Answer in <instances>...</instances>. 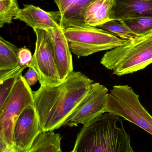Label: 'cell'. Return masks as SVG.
<instances>
[{
    "instance_id": "1",
    "label": "cell",
    "mask_w": 152,
    "mask_h": 152,
    "mask_svg": "<svg viewBox=\"0 0 152 152\" xmlns=\"http://www.w3.org/2000/svg\"><path fill=\"white\" fill-rule=\"evenodd\" d=\"M93 83L82 72L73 71L59 85L41 86L33 91L34 105L42 131L62 127L87 96Z\"/></svg>"
},
{
    "instance_id": "2",
    "label": "cell",
    "mask_w": 152,
    "mask_h": 152,
    "mask_svg": "<svg viewBox=\"0 0 152 152\" xmlns=\"http://www.w3.org/2000/svg\"><path fill=\"white\" fill-rule=\"evenodd\" d=\"M70 152H135L123 120L106 112L83 126Z\"/></svg>"
},
{
    "instance_id": "3",
    "label": "cell",
    "mask_w": 152,
    "mask_h": 152,
    "mask_svg": "<svg viewBox=\"0 0 152 152\" xmlns=\"http://www.w3.org/2000/svg\"><path fill=\"white\" fill-rule=\"evenodd\" d=\"M101 63L120 76L145 68L152 63V31L105 53Z\"/></svg>"
},
{
    "instance_id": "4",
    "label": "cell",
    "mask_w": 152,
    "mask_h": 152,
    "mask_svg": "<svg viewBox=\"0 0 152 152\" xmlns=\"http://www.w3.org/2000/svg\"><path fill=\"white\" fill-rule=\"evenodd\" d=\"M63 31L71 53L78 57L112 50L126 41L104 29L88 25L70 27Z\"/></svg>"
},
{
    "instance_id": "5",
    "label": "cell",
    "mask_w": 152,
    "mask_h": 152,
    "mask_svg": "<svg viewBox=\"0 0 152 152\" xmlns=\"http://www.w3.org/2000/svg\"><path fill=\"white\" fill-rule=\"evenodd\" d=\"M106 112L123 118L152 135V115L140 102L139 96L128 85L112 87L107 97Z\"/></svg>"
},
{
    "instance_id": "6",
    "label": "cell",
    "mask_w": 152,
    "mask_h": 152,
    "mask_svg": "<svg viewBox=\"0 0 152 152\" xmlns=\"http://www.w3.org/2000/svg\"><path fill=\"white\" fill-rule=\"evenodd\" d=\"M34 104L33 91L21 75L0 108V139L9 146H13V132L16 121L27 107Z\"/></svg>"
},
{
    "instance_id": "7",
    "label": "cell",
    "mask_w": 152,
    "mask_h": 152,
    "mask_svg": "<svg viewBox=\"0 0 152 152\" xmlns=\"http://www.w3.org/2000/svg\"><path fill=\"white\" fill-rule=\"evenodd\" d=\"M36 36L35 53L28 67L36 72L43 86H57L61 80L56 64L51 35L45 29L34 28Z\"/></svg>"
},
{
    "instance_id": "8",
    "label": "cell",
    "mask_w": 152,
    "mask_h": 152,
    "mask_svg": "<svg viewBox=\"0 0 152 152\" xmlns=\"http://www.w3.org/2000/svg\"><path fill=\"white\" fill-rule=\"evenodd\" d=\"M109 90L104 85L94 82L84 99L68 117L62 127L86 126L105 113Z\"/></svg>"
},
{
    "instance_id": "9",
    "label": "cell",
    "mask_w": 152,
    "mask_h": 152,
    "mask_svg": "<svg viewBox=\"0 0 152 152\" xmlns=\"http://www.w3.org/2000/svg\"><path fill=\"white\" fill-rule=\"evenodd\" d=\"M35 105L27 107L16 121L13 132L15 152H27L42 132Z\"/></svg>"
},
{
    "instance_id": "10",
    "label": "cell",
    "mask_w": 152,
    "mask_h": 152,
    "mask_svg": "<svg viewBox=\"0 0 152 152\" xmlns=\"http://www.w3.org/2000/svg\"><path fill=\"white\" fill-rule=\"evenodd\" d=\"M51 37L59 75L63 81L73 71L72 55L62 27L47 29Z\"/></svg>"
},
{
    "instance_id": "11",
    "label": "cell",
    "mask_w": 152,
    "mask_h": 152,
    "mask_svg": "<svg viewBox=\"0 0 152 152\" xmlns=\"http://www.w3.org/2000/svg\"><path fill=\"white\" fill-rule=\"evenodd\" d=\"M152 17V0H113L111 20Z\"/></svg>"
},
{
    "instance_id": "12",
    "label": "cell",
    "mask_w": 152,
    "mask_h": 152,
    "mask_svg": "<svg viewBox=\"0 0 152 152\" xmlns=\"http://www.w3.org/2000/svg\"><path fill=\"white\" fill-rule=\"evenodd\" d=\"M14 19L19 20L32 28L47 30L62 27L58 23L54 12H46L32 4L26 5L19 10Z\"/></svg>"
},
{
    "instance_id": "13",
    "label": "cell",
    "mask_w": 152,
    "mask_h": 152,
    "mask_svg": "<svg viewBox=\"0 0 152 152\" xmlns=\"http://www.w3.org/2000/svg\"><path fill=\"white\" fill-rule=\"evenodd\" d=\"M95 0H77L62 15L54 12L56 20L64 29L73 26H86L84 20L85 13Z\"/></svg>"
},
{
    "instance_id": "14",
    "label": "cell",
    "mask_w": 152,
    "mask_h": 152,
    "mask_svg": "<svg viewBox=\"0 0 152 152\" xmlns=\"http://www.w3.org/2000/svg\"><path fill=\"white\" fill-rule=\"evenodd\" d=\"M113 0H95L87 8L84 16L86 25L97 27L111 20Z\"/></svg>"
},
{
    "instance_id": "15",
    "label": "cell",
    "mask_w": 152,
    "mask_h": 152,
    "mask_svg": "<svg viewBox=\"0 0 152 152\" xmlns=\"http://www.w3.org/2000/svg\"><path fill=\"white\" fill-rule=\"evenodd\" d=\"M61 137L54 131H42L27 152H59Z\"/></svg>"
},
{
    "instance_id": "16",
    "label": "cell",
    "mask_w": 152,
    "mask_h": 152,
    "mask_svg": "<svg viewBox=\"0 0 152 152\" xmlns=\"http://www.w3.org/2000/svg\"><path fill=\"white\" fill-rule=\"evenodd\" d=\"M18 51L16 45L0 37V71L12 70L20 66Z\"/></svg>"
},
{
    "instance_id": "17",
    "label": "cell",
    "mask_w": 152,
    "mask_h": 152,
    "mask_svg": "<svg viewBox=\"0 0 152 152\" xmlns=\"http://www.w3.org/2000/svg\"><path fill=\"white\" fill-rule=\"evenodd\" d=\"M119 21L138 36L145 34L152 31V17L131 18Z\"/></svg>"
},
{
    "instance_id": "18",
    "label": "cell",
    "mask_w": 152,
    "mask_h": 152,
    "mask_svg": "<svg viewBox=\"0 0 152 152\" xmlns=\"http://www.w3.org/2000/svg\"><path fill=\"white\" fill-rule=\"evenodd\" d=\"M96 27L112 33L124 40H130L138 36L119 20H110Z\"/></svg>"
},
{
    "instance_id": "19",
    "label": "cell",
    "mask_w": 152,
    "mask_h": 152,
    "mask_svg": "<svg viewBox=\"0 0 152 152\" xmlns=\"http://www.w3.org/2000/svg\"><path fill=\"white\" fill-rule=\"evenodd\" d=\"M20 10L17 0L0 1V28L5 24L12 23L17 12Z\"/></svg>"
},
{
    "instance_id": "20",
    "label": "cell",
    "mask_w": 152,
    "mask_h": 152,
    "mask_svg": "<svg viewBox=\"0 0 152 152\" xmlns=\"http://www.w3.org/2000/svg\"><path fill=\"white\" fill-rule=\"evenodd\" d=\"M20 75L8 78L0 82V108L2 107L10 96Z\"/></svg>"
},
{
    "instance_id": "21",
    "label": "cell",
    "mask_w": 152,
    "mask_h": 152,
    "mask_svg": "<svg viewBox=\"0 0 152 152\" xmlns=\"http://www.w3.org/2000/svg\"><path fill=\"white\" fill-rule=\"evenodd\" d=\"M32 56L31 51L26 47L19 48L18 51V58L19 65L21 67H28V65L32 61Z\"/></svg>"
},
{
    "instance_id": "22",
    "label": "cell",
    "mask_w": 152,
    "mask_h": 152,
    "mask_svg": "<svg viewBox=\"0 0 152 152\" xmlns=\"http://www.w3.org/2000/svg\"><path fill=\"white\" fill-rule=\"evenodd\" d=\"M59 9V14L62 15L77 0H54Z\"/></svg>"
},
{
    "instance_id": "23",
    "label": "cell",
    "mask_w": 152,
    "mask_h": 152,
    "mask_svg": "<svg viewBox=\"0 0 152 152\" xmlns=\"http://www.w3.org/2000/svg\"><path fill=\"white\" fill-rule=\"evenodd\" d=\"M24 77L26 81L30 86H33L39 80L38 75L36 71L31 68H29Z\"/></svg>"
},
{
    "instance_id": "24",
    "label": "cell",
    "mask_w": 152,
    "mask_h": 152,
    "mask_svg": "<svg viewBox=\"0 0 152 152\" xmlns=\"http://www.w3.org/2000/svg\"><path fill=\"white\" fill-rule=\"evenodd\" d=\"M0 152H15L14 146L8 145L6 148L1 151Z\"/></svg>"
},
{
    "instance_id": "25",
    "label": "cell",
    "mask_w": 152,
    "mask_h": 152,
    "mask_svg": "<svg viewBox=\"0 0 152 152\" xmlns=\"http://www.w3.org/2000/svg\"><path fill=\"white\" fill-rule=\"evenodd\" d=\"M59 152H62V151H59Z\"/></svg>"
},
{
    "instance_id": "26",
    "label": "cell",
    "mask_w": 152,
    "mask_h": 152,
    "mask_svg": "<svg viewBox=\"0 0 152 152\" xmlns=\"http://www.w3.org/2000/svg\"><path fill=\"white\" fill-rule=\"evenodd\" d=\"M0 1H1V0H0Z\"/></svg>"
}]
</instances>
